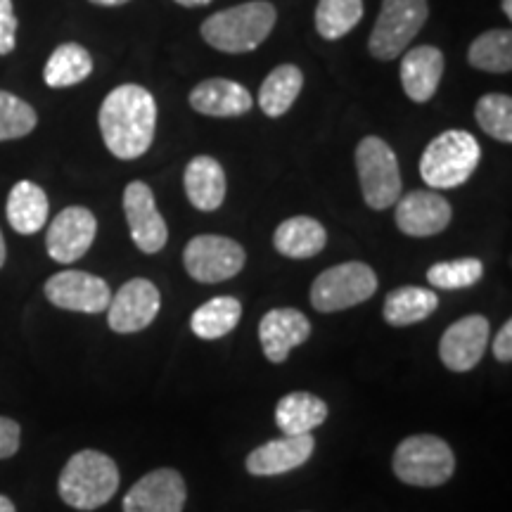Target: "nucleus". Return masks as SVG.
I'll return each mask as SVG.
<instances>
[{
    "mask_svg": "<svg viewBox=\"0 0 512 512\" xmlns=\"http://www.w3.org/2000/svg\"><path fill=\"white\" fill-rule=\"evenodd\" d=\"M100 133L114 157L131 162L143 157L155 143L157 100L147 88L124 83L102 100Z\"/></svg>",
    "mask_w": 512,
    "mask_h": 512,
    "instance_id": "obj_1",
    "label": "nucleus"
},
{
    "mask_svg": "<svg viewBox=\"0 0 512 512\" xmlns=\"http://www.w3.org/2000/svg\"><path fill=\"white\" fill-rule=\"evenodd\" d=\"M275 8L268 0L235 5L204 19L202 36L211 48L228 55L252 53L271 36L275 27Z\"/></svg>",
    "mask_w": 512,
    "mask_h": 512,
    "instance_id": "obj_2",
    "label": "nucleus"
},
{
    "mask_svg": "<svg viewBox=\"0 0 512 512\" xmlns=\"http://www.w3.org/2000/svg\"><path fill=\"white\" fill-rule=\"evenodd\" d=\"M119 489V467L100 451H79L64 465L57 491L69 508L91 512L110 503Z\"/></svg>",
    "mask_w": 512,
    "mask_h": 512,
    "instance_id": "obj_3",
    "label": "nucleus"
},
{
    "mask_svg": "<svg viewBox=\"0 0 512 512\" xmlns=\"http://www.w3.org/2000/svg\"><path fill=\"white\" fill-rule=\"evenodd\" d=\"M482 159L479 140L467 131H444L425 147L420 157V176L427 188L453 190L470 181Z\"/></svg>",
    "mask_w": 512,
    "mask_h": 512,
    "instance_id": "obj_4",
    "label": "nucleus"
},
{
    "mask_svg": "<svg viewBox=\"0 0 512 512\" xmlns=\"http://www.w3.org/2000/svg\"><path fill=\"white\" fill-rule=\"evenodd\" d=\"M394 475L411 486H441L453 477L456 456L444 439L415 434L403 439L394 451Z\"/></svg>",
    "mask_w": 512,
    "mask_h": 512,
    "instance_id": "obj_5",
    "label": "nucleus"
},
{
    "mask_svg": "<svg viewBox=\"0 0 512 512\" xmlns=\"http://www.w3.org/2000/svg\"><path fill=\"white\" fill-rule=\"evenodd\" d=\"M356 169L363 200L370 209L394 207L401 197V171L394 150L382 138L368 136L356 147Z\"/></svg>",
    "mask_w": 512,
    "mask_h": 512,
    "instance_id": "obj_6",
    "label": "nucleus"
},
{
    "mask_svg": "<svg viewBox=\"0 0 512 512\" xmlns=\"http://www.w3.org/2000/svg\"><path fill=\"white\" fill-rule=\"evenodd\" d=\"M377 292V275L363 261L332 266L313 280L311 304L320 313H335L368 302Z\"/></svg>",
    "mask_w": 512,
    "mask_h": 512,
    "instance_id": "obj_7",
    "label": "nucleus"
},
{
    "mask_svg": "<svg viewBox=\"0 0 512 512\" xmlns=\"http://www.w3.org/2000/svg\"><path fill=\"white\" fill-rule=\"evenodd\" d=\"M427 0H382L380 17H377L368 50L377 60H394L403 55L411 41L425 27Z\"/></svg>",
    "mask_w": 512,
    "mask_h": 512,
    "instance_id": "obj_8",
    "label": "nucleus"
},
{
    "mask_svg": "<svg viewBox=\"0 0 512 512\" xmlns=\"http://www.w3.org/2000/svg\"><path fill=\"white\" fill-rule=\"evenodd\" d=\"M247 254L238 242L223 235H197L183 252L185 271L192 280L204 285L223 283L245 268Z\"/></svg>",
    "mask_w": 512,
    "mask_h": 512,
    "instance_id": "obj_9",
    "label": "nucleus"
},
{
    "mask_svg": "<svg viewBox=\"0 0 512 512\" xmlns=\"http://www.w3.org/2000/svg\"><path fill=\"white\" fill-rule=\"evenodd\" d=\"M124 214L128 221V230L136 247L143 254L162 252L169 230H166L164 216L159 214L155 192L143 181H133L124 190Z\"/></svg>",
    "mask_w": 512,
    "mask_h": 512,
    "instance_id": "obj_10",
    "label": "nucleus"
},
{
    "mask_svg": "<svg viewBox=\"0 0 512 512\" xmlns=\"http://www.w3.org/2000/svg\"><path fill=\"white\" fill-rule=\"evenodd\" d=\"M162 297L155 283L145 278H133L121 285L114 294L110 306H107V323L119 335H131V332L145 330L152 320L157 318Z\"/></svg>",
    "mask_w": 512,
    "mask_h": 512,
    "instance_id": "obj_11",
    "label": "nucleus"
},
{
    "mask_svg": "<svg viewBox=\"0 0 512 512\" xmlns=\"http://www.w3.org/2000/svg\"><path fill=\"white\" fill-rule=\"evenodd\" d=\"M48 302L64 311L102 313L112 302L110 285L86 271H60L46 283Z\"/></svg>",
    "mask_w": 512,
    "mask_h": 512,
    "instance_id": "obj_12",
    "label": "nucleus"
},
{
    "mask_svg": "<svg viewBox=\"0 0 512 512\" xmlns=\"http://www.w3.org/2000/svg\"><path fill=\"white\" fill-rule=\"evenodd\" d=\"M98 233V219L86 207H67L55 216L46 235L50 259L57 264H74L88 252Z\"/></svg>",
    "mask_w": 512,
    "mask_h": 512,
    "instance_id": "obj_13",
    "label": "nucleus"
},
{
    "mask_svg": "<svg viewBox=\"0 0 512 512\" xmlns=\"http://www.w3.org/2000/svg\"><path fill=\"white\" fill-rule=\"evenodd\" d=\"M486 344H489V320L477 313L460 318L441 337V363L453 373H467L482 361Z\"/></svg>",
    "mask_w": 512,
    "mask_h": 512,
    "instance_id": "obj_14",
    "label": "nucleus"
},
{
    "mask_svg": "<svg viewBox=\"0 0 512 512\" xmlns=\"http://www.w3.org/2000/svg\"><path fill=\"white\" fill-rule=\"evenodd\" d=\"M396 226L411 238H432L451 223V204L434 190H413L399 197Z\"/></svg>",
    "mask_w": 512,
    "mask_h": 512,
    "instance_id": "obj_15",
    "label": "nucleus"
},
{
    "mask_svg": "<svg viewBox=\"0 0 512 512\" xmlns=\"http://www.w3.org/2000/svg\"><path fill=\"white\" fill-rule=\"evenodd\" d=\"M185 482L171 467L150 472L131 486L124 512H183Z\"/></svg>",
    "mask_w": 512,
    "mask_h": 512,
    "instance_id": "obj_16",
    "label": "nucleus"
},
{
    "mask_svg": "<svg viewBox=\"0 0 512 512\" xmlns=\"http://www.w3.org/2000/svg\"><path fill=\"white\" fill-rule=\"evenodd\" d=\"M316 448L313 434H285V437L266 441L264 446L254 448L247 456V472L254 477H275L285 472L297 470L304 463H309Z\"/></svg>",
    "mask_w": 512,
    "mask_h": 512,
    "instance_id": "obj_17",
    "label": "nucleus"
},
{
    "mask_svg": "<svg viewBox=\"0 0 512 512\" xmlns=\"http://www.w3.org/2000/svg\"><path fill=\"white\" fill-rule=\"evenodd\" d=\"M311 335V323L297 309H273L259 323L261 349L271 363H283Z\"/></svg>",
    "mask_w": 512,
    "mask_h": 512,
    "instance_id": "obj_18",
    "label": "nucleus"
},
{
    "mask_svg": "<svg viewBox=\"0 0 512 512\" xmlns=\"http://www.w3.org/2000/svg\"><path fill=\"white\" fill-rule=\"evenodd\" d=\"M252 105V93L230 79H207L190 93V107L204 117H242L252 110Z\"/></svg>",
    "mask_w": 512,
    "mask_h": 512,
    "instance_id": "obj_19",
    "label": "nucleus"
},
{
    "mask_svg": "<svg viewBox=\"0 0 512 512\" xmlns=\"http://www.w3.org/2000/svg\"><path fill=\"white\" fill-rule=\"evenodd\" d=\"M444 76V55L434 46L408 50L401 60V86L413 102H427L437 93Z\"/></svg>",
    "mask_w": 512,
    "mask_h": 512,
    "instance_id": "obj_20",
    "label": "nucleus"
},
{
    "mask_svg": "<svg viewBox=\"0 0 512 512\" xmlns=\"http://www.w3.org/2000/svg\"><path fill=\"white\" fill-rule=\"evenodd\" d=\"M185 195L200 211H216L226 200V174L223 166L209 155H197L185 166Z\"/></svg>",
    "mask_w": 512,
    "mask_h": 512,
    "instance_id": "obj_21",
    "label": "nucleus"
},
{
    "mask_svg": "<svg viewBox=\"0 0 512 512\" xmlns=\"http://www.w3.org/2000/svg\"><path fill=\"white\" fill-rule=\"evenodd\" d=\"M273 245L287 259H313L328 245V233L311 216H292L275 228Z\"/></svg>",
    "mask_w": 512,
    "mask_h": 512,
    "instance_id": "obj_22",
    "label": "nucleus"
},
{
    "mask_svg": "<svg viewBox=\"0 0 512 512\" xmlns=\"http://www.w3.org/2000/svg\"><path fill=\"white\" fill-rule=\"evenodd\" d=\"M328 403L309 392H294L280 399L275 406V425L283 434H313L316 427L328 420Z\"/></svg>",
    "mask_w": 512,
    "mask_h": 512,
    "instance_id": "obj_23",
    "label": "nucleus"
},
{
    "mask_svg": "<svg viewBox=\"0 0 512 512\" xmlns=\"http://www.w3.org/2000/svg\"><path fill=\"white\" fill-rule=\"evenodd\" d=\"M8 221L19 235H34L48 223V195L41 185L19 181L8 195Z\"/></svg>",
    "mask_w": 512,
    "mask_h": 512,
    "instance_id": "obj_24",
    "label": "nucleus"
},
{
    "mask_svg": "<svg viewBox=\"0 0 512 512\" xmlns=\"http://www.w3.org/2000/svg\"><path fill=\"white\" fill-rule=\"evenodd\" d=\"M439 306L437 292L427 290V287H396L384 299V320L396 328H406L415 325L420 320L430 318Z\"/></svg>",
    "mask_w": 512,
    "mask_h": 512,
    "instance_id": "obj_25",
    "label": "nucleus"
},
{
    "mask_svg": "<svg viewBox=\"0 0 512 512\" xmlns=\"http://www.w3.org/2000/svg\"><path fill=\"white\" fill-rule=\"evenodd\" d=\"M302 86V69L294 67V64H280V67H275L273 72L266 76V81L261 83L259 107L264 110L266 117H283V114L294 105V100L299 98Z\"/></svg>",
    "mask_w": 512,
    "mask_h": 512,
    "instance_id": "obj_26",
    "label": "nucleus"
},
{
    "mask_svg": "<svg viewBox=\"0 0 512 512\" xmlns=\"http://www.w3.org/2000/svg\"><path fill=\"white\" fill-rule=\"evenodd\" d=\"M93 72V57L79 43H62L48 57L43 81L50 88H69L86 81Z\"/></svg>",
    "mask_w": 512,
    "mask_h": 512,
    "instance_id": "obj_27",
    "label": "nucleus"
},
{
    "mask_svg": "<svg viewBox=\"0 0 512 512\" xmlns=\"http://www.w3.org/2000/svg\"><path fill=\"white\" fill-rule=\"evenodd\" d=\"M242 306L235 297H214L192 313L190 328L200 339H221L238 328Z\"/></svg>",
    "mask_w": 512,
    "mask_h": 512,
    "instance_id": "obj_28",
    "label": "nucleus"
},
{
    "mask_svg": "<svg viewBox=\"0 0 512 512\" xmlns=\"http://www.w3.org/2000/svg\"><path fill=\"white\" fill-rule=\"evenodd\" d=\"M467 60L482 72L508 74L512 69V34L508 29H494L472 41Z\"/></svg>",
    "mask_w": 512,
    "mask_h": 512,
    "instance_id": "obj_29",
    "label": "nucleus"
},
{
    "mask_svg": "<svg viewBox=\"0 0 512 512\" xmlns=\"http://www.w3.org/2000/svg\"><path fill=\"white\" fill-rule=\"evenodd\" d=\"M363 0H320L316 8V29L328 41L347 36L361 22Z\"/></svg>",
    "mask_w": 512,
    "mask_h": 512,
    "instance_id": "obj_30",
    "label": "nucleus"
},
{
    "mask_svg": "<svg viewBox=\"0 0 512 512\" xmlns=\"http://www.w3.org/2000/svg\"><path fill=\"white\" fill-rule=\"evenodd\" d=\"M475 119L486 136L501 143H512V98L503 93H489L477 100Z\"/></svg>",
    "mask_w": 512,
    "mask_h": 512,
    "instance_id": "obj_31",
    "label": "nucleus"
},
{
    "mask_svg": "<svg viewBox=\"0 0 512 512\" xmlns=\"http://www.w3.org/2000/svg\"><path fill=\"white\" fill-rule=\"evenodd\" d=\"M484 275V264L475 256L456 261H439L427 271V283L439 290H465L477 285Z\"/></svg>",
    "mask_w": 512,
    "mask_h": 512,
    "instance_id": "obj_32",
    "label": "nucleus"
},
{
    "mask_svg": "<svg viewBox=\"0 0 512 512\" xmlns=\"http://www.w3.org/2000/svg\"><path fill=\"white\" fill-rule=\"evenodd\" d=\"M36 124V110L29 102L8 91H0V143L29 136Z\"/></svg>",
    "mask_w": 512,
    "mask_h": 512,
    "instance_id": "obj_33",
    "label": "nucleus"
},
{
    "mask_svg": "<svg viewBox=\"0 0 512 512\" xmlns=\"http://www.w3.org/2000/svg\"><path fill=\"white\" fill-rule=\"evenodd\" d=\"M17 46V17L12 0H0V55H10Z\"/></svg>",
    "mask_w": 512,
    "mask_h": 512,
    "instance_id": "obj_34",
    "label": "nucleus"
},
{
    "mask_svg": "<svg viewBox=\"0 0 512 512\" xmlns=\"http://www.w3.org/2000/svg\"><path fill=\"white\" fill-rule=\"evenodd\" d=\"M19 441H22V427L15 420L0 415V460L15 456L19 451Z\"/></svg>",
    "mask_w": 512,
    "mask_h": 512,
    "instance_id": "obj_35",
    "label": "nucleus"
},
{
    "mask_svg": "<svg viewBox=\"0 0 512 512\" xmlns=\"http://www.w3.org/2000/svg\"><path fill=\"white\" fill-rule=\"evenodd\" d=\"M494 356L501 363H510V358H512V323L510 320L503 325L501 332H498L494 339Z\"/></svg>",
    "mask_w": 512,
    "mask_h": 512,
    "instance_id": "obj_36",
    "label": "nucleus"
},
{
    "mask_svg": "<svg viewBox=\"0 0 512 512\" xmlns=\"http://www.w3.org/2000/svg\"><path fill=\"white\" fill-rule=\"evenodd\" d=\"M178 5H183V8H202V5H209L211 0H176Z\"/></svg>",
    "mask_w": 512,
    "mask_h": 512,
    "instance_id": "obj_37",
    "label": "nucleus"
},
{
    "mask_svg": "<svg viewBox=\"0 0 512 512\" xmlns=\"http://www.w3.org/2000/svg\"><path fill=\"white\" fill-rule=\"evenodd\" d=\"M0 512H17L15 503H12L10 498L3 496V494H0Z\"/></svg>",
    "mask_w": 512,
    "mask_h": 512,
    "instance_id": "obj_38",
    "label": "nucleus"
},
{
    "mask_svg": "<svg viewBox=\"0 0 512 512\" xmlns=\"http://www.w3.org/2000/svg\"><path fill=\"white\" fill-rule=\"evenodd\" d=\"M95 5H102V8H117V5H124L128 0H91Z\"/></svg>",
    "mask_w": 512,
    "mask_h": 512,
    "instance_id": "obj_39",
    "label": "nucleus"
},
{
    "mask_svg": "<svg viewBox=\"0 0 512 512\" xmlns=\"http://www.w3.org/2000/svg\"><path fill=\"white\" fill-rule=\"evenodd\" d=\"M5 256H8V252H5V240H3V233H0V268L5 264Z\"/></svg>",
    "mask_w": 512,
    "mask_h": 512,
    "instance_id": "obj_40",
    "label": "nucleus"
},
{
    "mask_svg": "<svg viewBox=\"0 0 512 512\" xmlns=\"http://www.w3.org/2000/svg\"><path fill=\"white\" fill-rule=\"evenodd\" d=\"M501 5H503V12H505V15L510 17V15H512V0H503Z\"/></svg>",
    "mask_w": 512,
    "mask_h": 512,
    "instance_id": "obj_41",
    "label": "nucleus"
}]
</instances>
